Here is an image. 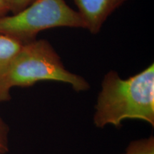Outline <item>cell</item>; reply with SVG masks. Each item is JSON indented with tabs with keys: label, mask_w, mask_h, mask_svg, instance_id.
<instances>
[{
	"label": "cell",
	"mask_w": 154,
	"mask_h": 154,
	"mask_svg": "<svg viewBox=\"0 0 154 154\" xmlns=\"http://www.w3.org/2000/svg\"><path fill=\"white\" fill-rule=\"evenodd\" d=\"M122 154H154L153 136L131 141Z\"/></svg>",
	"instance_id": "8992f818"
},
{
	"label": "cell",
	"mask_w": 154,
	"mask_h": 154,
	"mask_svg": "<svg viewBox=\"0 0 154 154\" xmlns=\"http://www.w3.org/2000/svg\"><path fill=\"white\" fill-rule=\"evenodd\" d=\"M78 12L86 24V29L97 34L116 9L128 0H74Z\"/></svg>",
	"instance_id": "277c9868"
},
{
	"label": "cell",
	"mask_w": 154,
	"mask_h": 154,
	"mask_svg": "<svg viewBox=\"0 0 154 154\" xmlns=\"http://www.w3.org/2000/svg\"><path fill=\"white\" fill-rule=\"evenodd\" d=\"M42 81L68 84L76 92L90 88L84 77L65 68L49 42L36 39L24 44L7 70L0 75V103L10 100L11 88L32 86Z\"/></svg>",
	"instance_id": "7a4b0ae2"
},
{
	"label": "cell",
	"mask_w": 154,
	"mask_h": 154,
	"mask_svg": "<svg viewBox=\"0 0 154 154\" xmlns=\"http://www.w3.org/2000/svg\"><path fill=\"white\" fill-rule=\"evenodd\" d=\"M57 27L86 29V24L64 0H34L19 12L0 18V33L22 44L36 40L42 31Z\"/></svg>",
	"instance_id": "3957f363"
},
{
	"label": "cell",
	"mask_w": 154,
	"mask_h": 154,
	"mask_svg": "<svg viewBox=\"0 0 154 154\" xmlns=\"http://www.w3.org/2000/svg\"><path fill=\"white\" fill-rule=\"evenodd\" d=\"M9 12L8 5L6 0H0V18L6 16Z\"/></svg>",
	"instance_id": "9c48e42d"
},
{
	"label": "cell",
	"mask_w": 154,
	"mask_h": 154,
	"mask_svg": "<svg viewBox=\"0 0 154 154\" xmlns=\"http://www.w3.org/2000/svg\"><path fill=\"white\" fill-rule=\"evenodd\" d=\"M9 134L8 125L5 123L0 116V154H6L9 151Z\"/></svg>",
	"instance_id": "52a82bcc"
},
{
	"label": "cell",
	"mask_w": 154,
	"mask_h": 154,
	"mask_svg": "<svg viewBox=\"0 0 154 154\" xmlns=\"http://www.w3.org/2000/svg\"><path fill=\"white\" fill-rule=\"evenodd\" d=\"M94 124L116 128L125 119H138L154 126V64L126 79L110 71L104 75L97 98Z\"/></svg>",
	"instance_id": "6da1fadb"
},
{
	"label": "cell",
	"mask_w": 154,
	"mask_h": 154,
	"mask_svg": "<svg viewBox=\"0 0 154 154\" xmlns=\"http://www.w3.org/2000/svg\"><path fill=\"white\" fill-rule=\"evenodd\" d=\"M23 45L15 38L0 33V75L7 70Z\"/></svg>",
	"instance_id": "5b68a950"
},
{
	"label": "cell",
	"mask_w": 154,
	"mask_h": 154,
	"mask_svg": "<svg viewBox=\"0 0 154 154\" xmlns=\"http://www.w3.org/2000/svg\"><path fill=\"white\" fill-rule=\"evenodd\" d=\"M8 5L9 11L16 14L26 8L34 0H6Z\"/></svg>",
	"instance_id": "ba28073f"
}]
</instances>
